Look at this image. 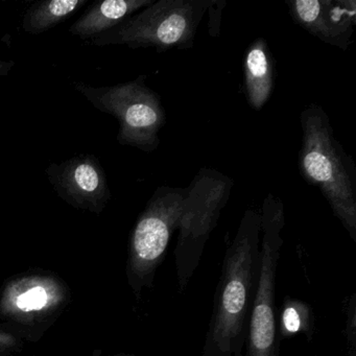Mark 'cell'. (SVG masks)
<instances>
[{
	"instance_id": "cell-13",
	"label": "cell",
	"mask_w": 356,
	"mask_h": 356,
	"mask_svg": "<svg viewBox=\"0 0 356 356\" xmlns=\"http://www.w3.org/2000/svg\"><path fill=\"white\" fill-rule=\"evenodd\" d=\"M314 331V314L309 304L286 296L279 314L278 333L280 339H289L296 334H304L308 341H312Z\"/></svg>"
},
{
	"instance_id": "cell-12",
	"label": "cell",
	"mask_w": 356,
	"mask_h": 356,
	"mask_svg": "<svg viewBox=\"0 0 356 356\" xmlns=\"http://www.w3.org/2000/svg\"><path fill=\"white\" fill-rule=\"evenodd\" d=\"M87 3L88 0H47L35 3L24 15L22 28L28 34H43L65 22Z\"/></svg>"
},
{
	"instance_id": "cell-7",
	"label": "cell",
	"mask_w": 356,
	"mask_h": 356,
	"mask_svg": "<svg viewBox=\"0 0 356 356\" xmlns=\"http://www.w3.org/2000/svg\"><path fill=\"white\" fill-rule=\"evenodd\" d=\"M185 197L186 188L159 186L139 216L131 237L138 289L153 284L156 272L165 259L170 238L178 230Z\"/></svg>"
},
{
	"instance_id": "cell-1",
	"label": "cell",
	"mask_w": 356,
	"mask_h": 356,
	"mask_svg": "<svg viewBox=\"0 0 356 356\" xmlns=\"http://www.w3.org/2000/svg\"><path fill=\"white\" fill-rule=\"evenodd\" d=\"M261 214L245 210L227 249L202 356H243L260 268Z\"/></svg>"
},
{
	"instance_id": "cell-6",
	"label": "cell",
	"mask_w": 356,
	"mask_h": 356,
	"mask_svg": "<svg viewBox=\"0 0 356 356\" xmlns=\"http://www.w3.org/2000/svg\"><path fill=\"white\" fill-rule=\"evenodd\" d=\"M284 207L272 193L264 202L260 268L248 328L247 356H281L276 307L277 266L283 245Z\"/></svg>"
},
{
	"instance_id": "cell-9",
	"label": "cell",
	"mask_w": 356,
	"mask_h": 356,
	"mask_svg": "<svg viewBox=\"0 0 356 356\" xmlns=\"http://www.w3.org/2000/svg\"><path fill=\"white\" fill-rule=\"evenodd\" d=\"M291 19L331 47L347 51L356 26L355 0H287Z\"/></svg>"
},
{
	"instance_id": "cell-5",
	"label": "cell",
	"mask_w": 356,
	"mask_h": 356,
	"mask_svg": "<svg viewBox=\"0 0 356 356\" xmlns=\"http://www.w3.org/2000/svg\"><path fill=\"white\" fill-rule=\"evenodd\" d=\"M145 79L140 76L132 82L106 87L76 83V90L95 109L118 120L120 145L152 153L159 147L166 112L159 95L147 86Z\"/></svg>"
},
{
	"instance_id": "cell-3",
	"label": "cell",
	"mask_w": 356,
	"mask_h": 356,
	"mask_svg": "<svg viewBox=\"0 0 356 356\" xmlns=\"http://www.w3.org/2000/svg\"><path fill=\"white\" fill-rule=\"evenodd\" d=\"M213 0H155L136 15L101 36L92 44L155 49L158 53L191 49L197 29Z\"/></svg>"
},
{
	"instance_id": "cell-11",
	"label": "cell",
	"mask_w": 356,
	"mask_h": 356,
	"mask_svg": "<svg viewBox=\"0 0 356 356\" xmlns=\"http://www.w3.org/2000/svg\"><path fill=\"white\" fill-rule=\"evenodd\" d=\"M155 0H105L95 3L70 29V34L87 40L122 24L136 12L149 7Z\"/></svg>"
},
{
	"instance_id": "cell-2",
	"label": "cell",
	"mask_w": 356,
	"mask_h": 356,
	"mask_svg": "<svg viewBox=\"0 0 356 356\" xmlns=\"http://www.w3.org/2000/svg\"><path fill=\"white\" fill-rule=\"evenodd\" d=\"M302 147L299 170L308 184L320 189L335 218L356 243V166L337 140L325 110L309 104L300 115Z\"/></svg>"
},
{
	"instance_id": "cell-8",
	"label": "cell",
	"mask_w": 356,
	"mask_h": 356,
	"mask_svg": "<svg viewBox=\"0 0 356 356\" xmlns=\"http://www.w3.org/2000/svg\"><path fill=\"white\" fill-rule=\"evenodd\" d=\"M47 174L58 195L76 207L101 210L111 199L105 170L95 156L82 154L51 164Z\"/></svg>"
},
{
	"instance_id": "cell-15",
	"label": "cell",
	"mask_w": 356,
	"mask_h": 356,
	"mask_svg": "<svg viewBox=\"0 0 356 356\" xmlns=\"http://www.w3.org/2000/svg\"><path fill=\"white\" fill-rule=\"evenodd\" d=\"M47 302V291L42 287H34L18 298L17 305L24 312H31V310H38L44 307Z\"/></svg>"
},
{
	"instance_id": "cell-14",
	"label": "cell",
	"mask_w": 356,
	"mask_h": 356,
	"mask_svg": "<svg viewBox=\"0 0 356 356\" xmlns=\"http://www.w3.org/2000/svg\"><path fill=\"white\" fill-rule=\"evenodd\" d=\"M346 356H356V293L350 297L346 309Z\"/></svg>"
},
{
	"instance_id": "cell-10",
	"label": "cell",
	"mask_w": 356,
	"mask_h": 356,
	"mask_svg": "<svg viewBox=\"0 0 356 356\" xmlns=\"http://www.w3.org/2000/svg\"><path fill=\"white\" fill-rule=\"evenodd\" d=\"M245 97L256 111L266 106L276 82V61L264 38L254 40L243 58Z\"/></svg>"
},
{
	"instance_id": "cell-4",
	"label": "cell",
	"mask_w": 356,
	"mask_h": 356,
	"mask_svg": "<svg viewBox=\"0 0 356 356\" xmlns=\"http://www.w3.org/2000/svg\"><path fill=\"white\" fill-rule=\"evenodd\" d=\"M232 179L213 168H202L186 187L175 249L179 289L184 291L201 261L206 243L228 203Z\"/></svg>"
}]
</instances>
